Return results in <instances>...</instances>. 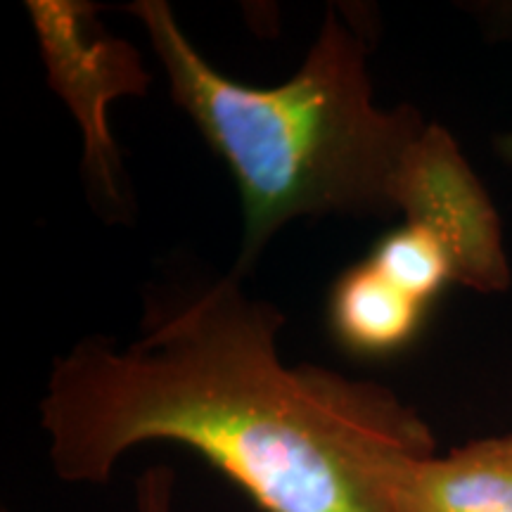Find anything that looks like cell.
<instances>
[{"label": "cell", "mask_w": 512, "mask_h": 512, "mask_svg": "<svg viewBox=\"0 0 512 512\" xmlns=\"http://www.w3.org/2000/svg\"><path fill=\"white\" fill-rule=\"evenodd\" d=\"M285 316L235 273L147 297L133 342L91 335L55 361L41 425L55 475L107 484L140 444L174 441L264 512H387L384 477L434 434L389 387L287 366Z\"/></svg>", "instance_id": "6da1fadb"}, {"label": "cell", "mask_w": 512, "mask_h": 512, "mask_svg": "<svg viewBox=\"0 0 512 512\" xmlns=\"http://www.w3.org/2000/svg\"><path fill=\"white\" fill-rule=\"evenodd\" d=\"M128 12L150 36L171 98L238 185V278L285 223L394 214L401 164L427 121L413 105H377L366 34L351 15L328 10L294 76L273 88H252L204 60L169 3L138 0Z\"/></svg>", "instance_id": "7a4b0ae2"}, {"label": "cell", "mask_w": 512, "mask_h": 512, "mask_svg": "<svg viewBox=\"0 0 512 512\" xmlns=\"http://www.w3.org/2000/svg\"><path fill=\"white\" fill-rule=\"evenodd\" d=\"M27 12L50 88L81 128L88 200L102 219H131V183L110 131V105L150 88L152 76L143 67L138 48L102 27L93 3L31 0Z\"/></svg>", "instance_id": "3957f363"}, {"label": "cell", "mask_w": 512, "mask_h": 512, "mask_svg": "<svg viewBox=\"0 0 512 512\" xmlns=\"http://www.w3.org/2000/svg\"><path fill=\"white\" fill-rule=\"evenodd\" d=\"M394 207L444 249L453 283L479 294L510 290L501 216L448 128L427 121L401 164Z\"/></svg>", "instance_id": "277c9868"}, {"label": "cell", "mask_w": 512, "mask_h": 512, "mask_svg": "<svg viewBox=\"0 0 512 512\" xmlns=\"http://www.w3.org/2000/svg\"><path fill=\"white\" fill-rule=\"evenodd\" d=\"M387 512H512V434L446 456H403L384 477Z\"/></svg>", "instance_id": "5b68a950"}, {"label": "cell", "mask_w": 512, "mask_h": 512, "mask_svg": "<svg viewBox=\"0 0 512 512\" xmlns=\"http://www.w3.org/2000/svg\"><path fill=\"white\" fill-rule=\"evenodd\" d=\"M427 306L415 302L363 259L337 278L330 294L332 335L351 354L392 356L418 337Z\"/></svg>", "instance_id": "8992f818"}, {"label": "cell", "mask_w": 512, "mask_h": 512, "mask_svg": "<svg viewBox=\"0 0 512 512\" xmlns=\"http://www.w3.org/2000/svg\"><path fill=\"white\" fill-rule=\"evenodd\" d=\"M368 259L377 271L425 306H430L432 299L453 283L444 249L430 235L408 223L384 235Z\"/></svg>", "instance_id": "52a82bcc"}, {"label": "cell", "mask_w": 512, "mask_h": 512, "mask_svg": "<svg viewBox=\"0 0 512 512\" xmlns=\"http://www.w3.org/2000/svg\"><path fill=\"white\" fill-rule=\"evenodd\" d=\"M176 475L171 467L155 465L138 477L136 510L138 512H174Z\"/></svg>", "instance_id": "ba28073f"}, {"label": "cell", "mask_w": 512, "mask_h": 512, "mask_svg": "<svg viewBox=\"0 0 512 512\" xmlns=\"http://www.w3.org/2000/svg\"><path fill=\"white\" fill-rule=\"evenodd\" d=\"M496 152L508 166H512V128L508 133H503L501 138L496 140Z\"/></svg>", "instance_id": "9c48e42d"}, {"label": "cell", "mask_w": 512, "mask_h": 512, "mask_svg": "<svg viewBox=\"0 0 512 512\" xmlns=\"http://www.w3.org/2000/svg\"><path fill=\"white\" fill-rule=\"evenodd\" d=\"M3 512H10V510H3Z\"/></svg>", "instance_id": "30bf717a"}]
</instances>
